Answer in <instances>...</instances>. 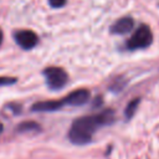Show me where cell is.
I'll list each match as a JSON object with an SVG mask.
<instances>
[{"label": "cell", "mask_w": 159, "mask_h": 159, "mask_svg": "<svg viewBox=\"0 0 159 159\" xmlns=\"http://www.w3.org/2000/svg\"><path fill=\"white\" fill-rule=\"evenodd\" d=\"M67 0H48V5L53 9H60L66 5Z\"/></svg>", "instance_id": "obj_10"}, {"label": "cell", "mask_w": 159, "mask_h": 159, "mask_svg": "<svg viewBox=\"0 0 159 159\" xmlns=\"http://www.w3.org/2000/svg\"><path fill=\"white\" fill-rule=\"evenodd\" d=\"M14 40L22 50H31L39 42V36L31 30H19L14 34Z\"/></svg>", "instance_id": "obj_4"}, {"label": "cell", "mask_w": 159, "mask_h": 159, "mask_svg": "<svg viewBox=\"0 0 159 159\" xmlns=\"http://www.w3.org/2000/svg\"><path fill=\"white\" fill-rule=\"evenodd\" d=\"M42 75L46 80V84L51 91L62 89L68 82L67 72L57 66H48L42 71Z\"/></svg>", "instance_id": "obj_3"}, {"label": "cell", "mask_w": 159, "mask_h": 159, "mask_svg": "<svg viewBox=\"0 0 159 159\" xmlns=\"http://www.w3.org/2000/svg\"><path fill=\"white\" fill-rule=\"evenodd\" d=\"M2 39H4V35H2V31H1V29H0V46H1V43H2Z\"/></svg>", "instance_id": "obj_11"}, {"label": "cell", "mask_w": 159, "mask_h": 159, "mask_svg": "<svg viewBox=\"0 0 159 159\" xmlns=\"http://www.w3.org/2000/svg\"><path fill=\"white\" fill-rule=\"evenodd\" d=\"M89 91L86 89V88H80V89H75L72 91L71 93H68L66 97L62 98V102L66 106H75V107H78V106H83L84 103L88 102L89 99Z\"/></svg>", "instance_id": "obj_5"}, {"label": "cell", "mask_w": 159, "mask_h": 159, "mask_svg": "<svg viewBox=\"0 0 159 159\" xmlns=\"http://www.w3.org/2000/svg\"><path fill=\"white\" fill-rule=\"evenodd\" d=\"M17 80L15 77H9V76H1L0 77V87H6V86H11L16 82Z\"/></svg>", "instance_id": "obj_9"}, {"label": "cell", "mask_w": 159, "mask_h": 159, "mask_svg": "<svg viewBox=\"0 0 159 159\" xmlns=\"http://www.w3.org/2000/svg\"><path fill=\"white\" fill-rule=\"evenodd\" d=\"M139 102H140V98H134V99H132V101L127 104V107H125V109H124V117H125L127 120H129V119L134 116V113H135L137 109H138Z\"/></svg>", "instance_id": "obj_7"}, {"label": "cell", "mask_w": 159, "mask_h": 159, "mask_svg": "<svg viewBox=\"0 0 159 159\" xmlns=\"http://www.w3.org/2000/svg\"><path fill=\"white\" fill-rule=\"evenodd\" d=\"M113 109H104L97 114L80 117L73 120L68 130V139L76 145H84L92 140L93 133L97 129L113 123Z\"/></svg>", "instance_id": "obj_1"}, {"label": "cell", "mask_w": 159, "mask_h": 159, "mask_svg": "<svg viewBox=\"0 0 159 159\" xmlns=\"http://www.w3.org/2000/svg\"><path fill=\"white\" fill-rule=\"evenodd\" d=\"M2 130H4V125H2V123L0 122V133H2Z\"/></svg>", "instance_id": "obj_12"}, {"label": "cell", "mask_w": 159, "mask_h": 159, "mask_svg": "<svg viewBox=\"0 0 159 159\" xmlns=\"http://www.w3.org/2000/svg\"><path fill=\"white\" fill-rule=\"evenodd\" d=\"M40 129L41 128H40V125L36 122H22L16 128V130L21 132V133H24V132H32V130H40Z\"/></svg>", "instance_id": "obj_8"}, {"label": "cell", "mask_w": 159, "mask_h": 159, "mask_svg": "<svg viewBox=\"0 0 159 159\" xmlns=\"http://www.w3.org/2000/svg\"><path fill=\"white\" fill-rule=\"evenodd\" d=\"M153 42V34L152 30L149 29L148 25L142 24L135 31L134 34L128 39V41L125 42V48L129 51H135V50H142V48H147L152 45Z\"/></svg>", "instance_id": "obj_2"}, {"label": "cell", "mask_w": 159, "mask_h": 159, "mask_svg": "<svg viewBox=\"0 0 159 159\" xmlns=\"http://www.w3.org/2000/svg\"><path fill=\"white\" fill-rule=\"evenodd\" d=\"M133 27H134L133 17L123 16V17L118 19L116 22H113L109 31H111V34H114V35H125V34L130 32L133 30Z\"/></svg>", "instance_id": "obj_6"}]
</instances>
